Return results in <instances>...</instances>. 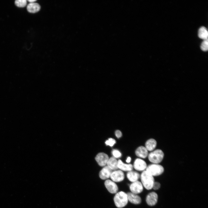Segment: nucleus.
<instances>
[{
	"mask_svg": "<svg viewBox=\"0 0 208 208\" xmlns=\"http://www.w3.org/2000/svg\"><path fill=\"white\" fill-rule=\"evenodd\" d=\"M114 201L117 207L122 208L125 207L128 202L127 193L122 191L117 192L114 197Z\"/></svg>",
	"mask_w": 208,
	"mask_h": 208,
	"instance_id": "f257e3e1",
	"label": "nucleus"
},
{
	"mask_svg": "<svg viewBox=\"0 0 208 208\" xmlns=\"http://www.w3.org/2000/svg\"><path fill=\"white\" fill-rule=\"evenodd\" d=\"M140 178L141 183L143 186L146 189L150 190L152 188L153 184L155 182L153 176L145 170L142 173Z\"/></svg>",
	"mask_w": 208,
	"mask_h": 208,
	"instance_id": "f03ea898",
	"label": "nucleus"
},
{
	"mask_svg": "<svg viewBox=\"0 0 208 208\" xmlns=\"http://www.w3.org/2000/svg\"><path fill=\"white\" fill-rule=\"evenodd\" d=\"M149 161L152 164H159L163 160L164 153L160 149H157L153 151L148 155Z\"/></svg>",
	"mask_w": 208,
	"mask_h": 208,
	"instance_id": "7ed1b4c3",
	"label": "nucleus"
},
{
	"mask_svg": "<svg viewBox=\"0 0 208 208\" xmlns=\"http://www.w3.org/2000/svg\"><path fill=\"white\" fill-rule=\"evenodd\" d=\"M145 170L153 177L162 174L164 171V168L159 164H152L147 166Z\"/></svg>",
	"mask_w": 208,
	"mask_h": 208,
	"instance_id": "20e7f679",
	"label": "nucleus"
},
{
	"mask_svg": "<svg viewBox=\"0 0 208 208\" xmlns=\"http://www.w3.org/2000/svg\"><path fill=\"white\" fill-rule=\"evenodd\" d=\"M114 182H118L122 181L125 178L124 172L120 170H116L112 171L110 177Z\"/></svg>",
	"mask_w": 208,
	"mask_h": 208,
	"instance_id": "39448f33",
	"label": "nucleus"
},
{
	"mask_svg": "<svg viewBox=\"0 0 208 208\" xmlns=\"http://www.w3.org/2000/svg\"><path fill=\"white\" fill-rule=\"evenodd\" d=\"M129 187L131 192L137 194L142 192L143 189L141 182L138 181L132 182Z\"/></svg>",
	"mask_w": 208,
	"mask_h": 208,
	"instance_id": "423d86ee",
	"label": "nucleus"
},
{
	"mask_svg": "<svg viewBox=\"0 0 208 208\" xmlns=\"http://www.w3.org/2000/svg\"><path fill=\"white\" fill-rule=\"evenodd\" d=\"M104 185L108 191L112 194H116L118 191V187L115 182L109 179H107L105 182Z\"/></svg>",
	"mask_w": 208,
	"mask_h": 208,
	"instance_id": "0eeeda50",
	"label": "nucleus"
},
{
	"mask_svg": "<svg viewBox=\"0 0 208 208\" xmlns=\"http://www.w3.org/2000/svg\"><path fill=\"white\" fill-rule=\"evenodd\" d=\"M109 159L108 155L104 153H98L95 157V160L101 166H105Z\"/></svg>",
	"mask_w": 208,
	"mask_h": 208,
	"instance_id": "6e6552de",
	"label": "nucleus"
},
{
	"mask_svg": "<svg viewBox=\"0 0 208 208\" xmlns=\"http://www.w3.org/2000/svg\"><path fill=\"white\" fill-rule=\"evenodd\" d=\"M158 196L155 192H152L149 193L146 198V202L149 206H153L155 205L157 202Z\"/></svg>",
	"mask_w": 208,
	"mask_h": 208,
	"instance_id": "1a4fd4ad",
	"label": "nucleus"
},
{
	"mask_svg": "<svg viewBox=\"0 0 208 208\" xmlns=\"http://www.w3.org/2000/svg\"><path fill=\"white\" fill-rule=\"evenodd\" d=\"M133 166L137 170L144 171L146 169L147 166L144 161L140 158H137L134 162Z\"/></svg>",
	"mask_w": 208,
	"mask_h": 208,
	"instance_id": "9d476101",
	"label": "nucleus"
},
{
	"mask_svg": "<svg viewBox=\"0 0 208 208\" xmlns=\"http://www.w3.org/2000/svg\"><path fill=\"white\" fill-rule=\"evenodd\" d=\"M128 201L131 203L137 205L140 203L142 200L141 197L137 194L131 192H129L127 193Z\"/></svg>",
	"mask_w": 208,
	"mask_h": 208,
	"instance_id": "9b49d317",
	"label": "nucleus"
},
{
	"mask_svg": "<svg viewBox=\"0 0 208 208\" xmlns=\"http://www.w3.org/2000/svg\"><path fill=\"white\" fill-rule=\"evenodd\" d=\"M112 170L108 166H105L100 171L99 173V177L102 180L108 179L110 177Z\"/></svg>",
	"mask_w": 208,
	"mask_h": 208,
	"instance_id": "f8f14e48",
	"label": "nucleus"
},
{
	"mask_svg": "<svg viewBox=\"0 0 208 208\" xmlns=\"http://www.w3.org/2000/svg\"><path fill=\"white\" fill-rule=\"evenodd\" d=\"M136 155L138 157L145 158L148 155V151L145 147L141 146L138 147L135 151Z\"/></svg>",
	"mask_w": 208,
	"mask_h": 208,
	"instance_id": "ddd939ff",
	"label": "nucleus"
},
{
	"mask_svg": "<svg viewBox=\"0 0 208 208\" xmlns=\"http://www.w3.org/2000/svg\"><path fill=\"white\" fill-rule=\"evenodd\" d=\"M118 167L122 171L129 172L132 170L133 168V166L132 164H125L120 159L118 161Z\"/></svg>",
	"mask_w": 208,
	"mask_h": 208,
	"instance_id": "4468645a",
	"label": "nucleus"
},
{
	"mask_svg": "<svg viewBox=\"0 0 208 208\" xmlns=\"http://www.w3.org/2000/svg\"><path fill=\"white\" fill-rule=\"evenodd\" d=\"M157 145L156 141L153 138H151L146 141L145 147L148 151H152L155 150Z\"/></svg>",
	"mask_w": 208,
	"mask_h": 208,
	"instance_id": "2eb2a0df",
	"label": "nucleus"
},
{
	"mask_svg": "<svg viewBox=\"0 0 208 208\" xmlns=\"http://www.w3.org/2000/svg\"><path fill=\"white\" fill-rule=\"evenodd\" d=\"M27 8L29 12L34 13L38 12L40 9V6L38 3L34 2L29 3Z\"/></svg>",
	"mask_w": 208,
	"mask_h": 208,
	"instance_id": "dca6fc26",
	"label": "nucleus"
},
{
	"mask_svg": "<svg viewBox=\"0 0 208 208\" xmlns=\"http://www.w3.org/2000/svg\"><path fill=\"white\" fill-rule=\"evenodd\" d=\"M127 177L130 181L133 182L138 181L140 177V175L137 172L131 170L129 171L127 173Z\"/></svg>",
	"mask_w": 208,
	"mask_h": 208,
	"instance_id": "f3484780",
	"label": "nucleus"
},
{
	"mask_svg": "<svg viewBox=\"0 0 208 208\" xmlns=\"http://www.w3.org/2000/svg\"><path fill=\"white\" fill-rule=\"evenodd\" d=\"M118 161L113 157L109 158L107 164V166L112 170H116L118 168Z\"/></svg>",
	"mask_w": 208,
	"mask_h": 208,
	"instance_id": "a211bd4d",
	"label": "nucleus"
},
{
	"mask_svg": "<svg viewBox=\"0 0 208 208\" xmlns=\"http://www.w3.org/2000/svg\"><path fill=\"white\" fill-rule=\"evenodd\" d=\"M198 37L203 40L208 39V32L207 29L204 27H200L198 30Z\"/></svg>",
	"mask_w": 208,
	"mask_h": 208,
	"instance_id": "6ab92c4d",
	"label": "nucleus"
},
{
	"mask_svg": "<svg viewBox=\"0 0 208 208\" xmlns=\"http://www.w3.org/2000/svg\"><path fill=\"white\" fill-rule=\"evenodd\" d=\"M15 4L18 7H24L27 5V1L26 0H16L15 1Z\"/></svg>",
	"mask_w": 208,
	"mask_h": 208,
	"instance_id": "aec40b11",
	"label": "nucleus"
},
{
	"mask_svg": "<svg viewBox=\"0 0 208 208\" xmlns=\"http://www.w3.org/2000/svg\"><path fill=\"white\" fill-rule=\"evenodd\" d=\"M201 49L205 51H207L208 49V39L204 40L202 42L200 46Z\"/></svg>",
	"mask_w": 208,
	"mask_h": 208,
	"instance_id": "412c9836",
	"label": "nucleus"
},
{
	"mask_svg": "<svg viewBox=\"0 0 208 208\" xmlns=\"http://www.w3.org/2000/svg\"><path fill=\"white\" fill-rule=\"evenodd\" d=\"M116 141L114 139L112 138H109L105 142V144L107 146H112L116 143Z\"/></svg>",
	"mask_w": 208,
	"mask_h": 208,
	"instance_id": "4be33fe9",
	"label": "nucleus"
},
{
	"mask_svg": "<svg viewBox=\"0 0 208 208\" xmlns=\"http://www.w3.org/2000/svg\"><path fill=\"white\" fill-rule=\"evenodd\" d=\"M112 153L113 157L115 158H118L120 157L122 154L118 150L113 149L112 151Z\"/></svg>",
	"mask_w": 208,
	"mask_h": 208,
	"instance_id": "5701e85b",
	"label": "nucleus"
},
{
	"mask_svg": "<svg viewBox=\"0 0 208 208\" xmlns=\"http://www.w3.org/2000/svg\"><path fill=\"white\" fill-rule=\"evenodd\" d=\"M161 187V184L157 182H155L153 184L152 188L154 190L159 189Z\"/></svg>",
	"mask_w": 208,
	"mask_h": 208,
	"instance_id": "b1692460",
	"label": "nucleus"
},
{
	"mask_svg": "<svg viewBox=\"0 0 208 208\" xmlns=\"http://www.w3.org/2000/svg\"><path fill=\"white\" fill-rule=\"evenodd\" d=\"M115 135L118 138H119L122 136V133L119 130H117L115 132Z\"/></svg>",
	"mask_w": 208,
	"mask_h": 208,
	"instance_id": "393cba45",
	"label": "nucleus"
},
{
	"mask_svg": "<svg viewBox=\"0 0 208 208\" xmlns=\"http://www.w3.org/2000/svg\"><path fill=\"white\" fill-rule=\"evenodd\" d=\"M131 158L130 157H127L126 160V161L128 163H129L131 161Z\"/></svg>",
	"mask_w": 208,
	"mask_h": 208,
	"instance_id": "a878e982",
	"label": "nucleus"
},
{
	"mask_svg": "<svg viewBox=\"0 0 208 208\" xmlns=\"http://www.w3.org/2000/svg\"><path fill=\"white\" fill-rule=\"evenodd\" d=\"M27 1H29L30 3H34L36 1V0H27Z\"/></svg>",
	"mask_w": 208,
	"mask_h": 208,
	"instance_id": "bb28decb",
	"label": "nucleus"
}]
</instances>
